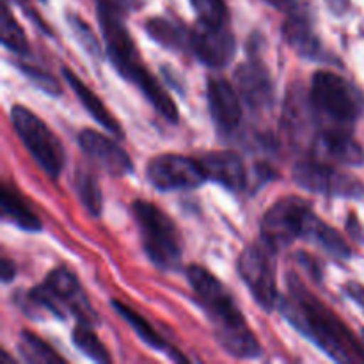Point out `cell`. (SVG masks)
I'll use <instances>...</instances> for the list:
<instances>
[{"instance_id": "cell-17", "label": "cell", "mask_w": 364, "mask_h": 364, "mask_svg": "<svg viewBox=\"0 0 364 364\" xmlns=\"http://www.w3.org/2000/svg\"><path fill=\"white\" fill-rule=\"evenodd\" d=\"M206 96L217 130L224 135L235 134L242 123V105L233 85L224 78H210Z\"/></svg>"}, {"instance_id": "cell-20", "label": "cell", "mask_w": 364, "mask_h": 364, "mask_svg": "<svg viewBox=\"0 0 364 364\" xmlns=\"http://www.w3.org/2000/svg\"><path fill=\"white\" fill-rule=\"evenodd\" d=\"M63 75L68 80V84H70V87L73 89L75 95H77L78 102H80L82 105H84V109L91 114L92 119H95L96 123L102 124V127L105 128V130H109L110 134L116 135V137H123L124 135L123 128H121V124L117 123L116 117L107 110L105 103H103L102 100H100L98 96H96L95 92H92L91 89H89L87 85H85L84 82L73 73V71L63 70Z\"/></svg>"}, {"instance_id": "cell-7", "label": "cell", "mask_w": 364, "mask_h": 364, "mask_svg": "<svg viewBox=\"0 0 364 364\" xmlns=\"http://www.w3.org/2000/svg\"><path fill=\"white\" fill-rule=\"evenodd\" d=\"M11 123L38 166L52 180H57L66 162V153L59 137L50 130L45 121L23 105H14L11 109Z\"/></svg>"}, {"instance_id": "cell-21", "label": "cell", "mask_w": 364, "mask_h": 364, "mask_svg": "<svg viewBox=\"0 0 364 364\" xmlns=\"http://www.w3.org/2000/svg\"><path fill=\"white\" fill-rule=\"evenodd\" d=\"M146 32L153 41L171 50H183L188 45V34H191L180 23L162 16L149 18L146 21Z\"/></svg>"}, {"instance_id": "cell-35", "label": "cell", "mask_w": 364, "mask_h": 364, "mask_svg": "<svg viewBox=\"0 0 364 364\" xmlns=\"http://www.w3.org/2000/svg\"><path fill=\"white\" fill-rule=\"evenodd\" d=\"M329 4L333 7V11H336V13H343L348 7V0H329Z\"/></svg>"}, {"instance_id": "cell-6", "label": "cell", "mask_w": 364, "mask_h": 364, "mask_svg": "<svg viewBox=\"0 0 364 364\" xmlns=\"http://www.w3.org/2000/svg\"><path fill=\"white\" fill-rule=\"evenodd\" d=\"M132 212L141 231L142 247L153 265L162 270L176 269L181 262V238L174 220L148 201H135Z\"/></svg>"}, {"instance_id": "cell-23", "label": "cell", "mask_w": 364, "mask_h": 364, "mask_svg": "<svg viewBox=\"0 0 364 364\" xmlns=\"http://www.w3.org/2000/svg\"><path fill=\"white\" fill-rule=\"evenodd\" d=\"M308 237L311 240H315L320 247L326 249L327 252H331L336 258H350L352 249L350 245L345 242V238L338 233L334 228L323 224L318 217H315L311 223V228L308 231Z\"/></svg>"}, {"instance_id": "cell-15", "label": "cell", "mask_w": 364, "mask_h": 364, "mask_svg": "<svg viewBox=\"0 0 364 364\" xmlns=\"http://www.w3.org/2000/svg\"><path fill=\"white\" fill-rule=\"evenodd\" d=\"M311 148L315 159L323 162L331 160L343 166H364V149L352 137V128H322Z\"/></svg>"}, {"instance_id": "cell-33", "label": "cell", "mask_w": 364, "mask_h": 364, "mask_svg": "<svg viewBox=\"0 0 364 364\" xmlns=\"http://www.w3.org/2000/svg\"><path fill=\"white\" fill-rule=\"evenodd\" d=\"M343 290H345V295H347L350 301H354L355 304H358L364 313V287H363V284L350 281V283L345 284Z\"/></svg>"}, {"instance_id": "cell-9", "label": "cell", "mask_w": 364, "mask_h": 364, "mask_svg": "<svg viewBox=\"0 0 364 364\" xmlns=\"http://www.w3.org/2000/svg\"><path fill=\"white\" fill-rule=\"evenodd\" d=\"M274 252L276 251L267 244L249 245L238 259V274L242 281L265 311L274 309L279 302Z\"/></svg>"}, {"instance_id": "cell-13", "label": "cell", "mask_w": 364, "mask_h": 364, "mask_svg": "<svg viewBox=\"0 0 364 364\" xmlns=\"http://www.w3.org/2000/svg\"><path fill=\"white\" fill-rule=\"evenodd\" d=\"M188 34V46L208 68H224L237 52V41L230 25H206L198 21Z\"/></svg>"}, {"instance_id": "cell-32", "label": "cell", "mask_w": 364, "mask_h": 364, "mask_svg": "<svg viewBox=\"0 0 364 364\" xmlns=\"http://www.w3.org/2000/svg\"><path fill=\"white\" fill-rule=\"evenodd\" d=\"M267 4H270L272 7H276L277 11L284 13L287 16L295 13H301V11H306V4L302 0H265Z\"/></svg>"}, {"instance_id": "cell-27", "label": "cell", "mask_w": 364, "mask_h": 364, "mask_svg": "<svg viewBox=\"0 0 364 364\" xmlns=\"http://www.w3.org/2000/svg\"><path fill=\"white\" fill-rule=\"evenodd\" d=\"M75 187H77L78 198H80L82 205L87 208L91 215L98 217L102 213V191L98 187V181L92 176L89 171L80 169L75 178Z\"/></svg>"}, {"instance_id": "cell-4", "label": "cell", "mask_w": 364, "mask_h": 364, "mask_svg": "<svg viewBox=\"0 0 364 364\" xmlns=\"http://www.w3.org/2000/svg\"><path fill=\"white\" fill-rule=\"evenodd\" d=\"M309 98L322 128H352L364 112L363 92L333 71L322 70L313 75Z\"/></svg>"}, {"instance_id": "cell-31", "label": "cell", "mask_w": 364, "mask_h": 364, "mask_svg": "<svg viewBox=\"0 0 364 364\" xmlns=\"http://www.w3.org/2000/svg\"><path fill=\"white\" fill-rule=\"evenodd\" d=\"M18 68H20L21 73H23L25 77L36 85V87L45 91L46 95L59 96L60 92H63V87H60L59 80H57L53 75H50L48 71H43L39 70V68L28 66V64H18Z\"/></svg>"}, {"instance_id": "cell-30", "label": "cell", "mask_w": 364, "mask_h": 364, "mask_svg": "<svg viewBox=\"0 0 364 364\" xmlns=\"http://www.w3.org/2000/svg\"><path fill=\"white\" fill-rule=\"evenodd\" d=\"M68 23H70L73 34L77 36L78 43L85 48V52H89L95 57L102 55V46H100L98 38L95 36L92 28L78 14H68Z\"/></svg>"}, {"instance_id": "cell-8", "label": "cell", "mask_w": 364, "mask_h": 364, "mask_svg": "<svg viewBox=\"0 0 364 364\" xmlns=\"http://www.w3.org/2000/svg\"><path fill=\"white\" fill-rule=\"evenodd\" d=\"M311 205L304 198L288 196L270 206L262 219L263 244L272 251L287 247L301 237H308V231L315 219Z\"/></svg>"}, {"instance_id": "cell-12", "label": "cell", "mask_w": 364, "mask_h": 364, "mask_svg": "<svg viewBox=\"0 0 364 364\" xmlns=\"http://www.w3.org/2000/svg\"><path fill=\"white\" fill-rule=\"evenodd\" d=\"M320 128L322 124L309 92H306L302 85H294L288 92L283 110V130L290 144L295 148L313 146Z\"/></svg>"}, {"instance_id": "cell-26", "label": "cell", "mask_w": 364, "mask_h": 364, "mask_svg": "<svg viewBox=\"0 0 364 364\" xmlns=\"http://www.w3.org/2000/svg\"><path fill=\"white\" fill-rule=\"evenodd\" d=\"M71 340H73L75 347H77L82 354H85L95 363L109 364L112 361L110 354L107 352L105 345L98 340L95 331H92L87 323H78V326L73 329Z\"/></svg>"}, {"instance_id": "cell-29", "label": "cell", "mask_w": 364, "mask_h": 364, "mask_svg": "<svg viewBox=\"0 0 364 364\" xmlns=\"http://www.w3.org/2000/svg\"><path fill=\"white\" fill-rule=\"evenodd\" d=\"M198 20L206 25H230V13L224 0H191Z\"/></svg>"}, {"instance_id": "cell-34", "label": "cell", "mask_w": 364, "mask_h": 364, "mask_svg": "<svg viewBox=\"0 0 364 364\" xmlns=\"http://www.w3.org/2000/svg\"><path fill=\"white\" fill-rule=\"evenodd\" d=\"M14 274H16V269H14L13 263H11L7 258H4L2 259V281L4 283H9V281L14 277Z\"/></svg>"}, {"instance_id": "cell-1", "label": "cell", "mask_w": 364, "mask_h": 364, "mask_svg": "<svg viewBox=\"0 0 364 364\" xmlns=\"http://www.w3.org/2000/svg\"><path fill=\"white\" fill-rule=\"evenodd\" d=\"M134 11L132 0H96L100 28L105 39L107 55L117 73L135 85L149 103L159 110L160 116L171 123L178 121V109L166 89L148 71L137 52L134 39L124 25L127 14Z\"/></svg>"}, {"instance_id": "cell-24", "label": "cell", "mask_w": 364, "mask_h": 364, "mask_svg": "<svg viewBox=\"0 0 364 364\" xmlns=\"http://www.w3.org/2000/svg\"><path fill=\"white\" fill-rule=\"evenodd\" d=\"M112 306L116 308V311L127 320L128 326L137 333V336L141 338L146 345H149V347L155 348V350H167V348H169L166 341L162 340V336H160V334L149 326L148 320L142 318L137 311H134V309L128 308L127 304H123V302L119 301H112Z\"/></svg>"}, {"instance_id": "cell-22", "label": "cell", "mask_w": 364, "mask_h": 364, "mask_svg": "<svg viewBox=\"0 0 364 364\" xmlns=\"http://www.w3.org/2000/svg\"><path fill=\"white\" fill-rule=\"evenodd\" d=\"M2 213L4 219L16 224L25 231H41V223L38 217L31 212L27 205L20 199V196L7 187L2 188Z\"/></svg>"}, {"instance_id": "cell-5", "label": "cell", "mask_w": 364, "mask_h": 364, "mask_svg": "<svg viewBox=\"0 0 364 364\" xmlns=\"http://www.w3.org/2000/svg\"><path fill=\"white\" fill-rule=\"evenodd\" d=\"M27 301L34 308L45 309L46 313L60 320L66 318V313H71L78 323L87 326H92L98 320L77 276L66 267L53 269L45 283L27 291Z\"/></svg>"}, {"instance_id": "cell-14", "label": "cell", "mask_w": 364, "mask_h": 364, "mask_svg": "<svg viewBox=\"0 0 364 364\" xmlns=\"http://www.w3.org/2000/svg\"><path fill=\"white\" fill-rule=\"evenodd\" d=\"M238 95L252 112H265L274 103V84L262 60L252 59L240 64L235 71Z\"/></svg>"}, {"instance_id": "cell-19", "label": "cell", "mask_w": 364, "mask_h": 364, "mask_svg": "<svg viewBox=\"0 0 364 364\" xmlns=\"http://www.w3.org/2000/svg\"><path fill=\"white\" fill-rule=\"evenodd\" d=\"M208 178L230 191H242L247 185V171L242 156L235 151H213L201 159Z\"/></svg>"}, {"instance_id": "cell-11", "label": "cell", "mask_w": 364, "mask_h": 364, "mask_svg": "<svg viewBox=\"0 0 364 364\" xmlns=\"http://www.w3.org/2000/svg\"><path fill=\"white\" fill-rule=\"evenodd\" d=\"M148 180L155 188L164 192L169 191H192L208 180L201 160L185 155L166 153L149 162Z\"/></svg>"}, {"instance_id": "cell-10", "label": "cell", "mask_w": 364, "mask_h": 364, "mask_svg": "<svg viewBox=\"0 0 364 364\" xmlns=\"http://www.w3.org/2000/svg\"><path fill=\"white\" fill-rule=\"evenodd\" d=\"M294 180L299 187L313 194L364 199V185L358 178L341 173L318 159L301 160L294 167Z\"/></svg>"}, {"instance_id": "cell-36", "label": "cell", "mask_w": 364, "mask_h": 364, "mask_svg": "<svg viewBox=\"0 0 364 364\" xmlns=\"http://www.w3.org/2000/svg\"><path fill=\"white\" fill-rule=\"evenodd\" d=\"M361 340H363V343H364V329H361Z\"/></svg>"}, {"instance_id": "cell-3", "label": "cell", "mask_w": 364, "mask_h": 364, "mask_svg": "<svg viewBox=\"0 0 364 364\" xmlns=\"http://www.w3.org/2000/svg\"><path fill=\"white\" fill-rule=\"evenodd\" d=\"M188 283L199 304L212 320L213 333L224 352L237 359H255L262 354L259 341L249 329L231 291L201 265L187 269Z\"/></svg>"}, {"instance_id": "cell-18", "label": "cell", "mask_w": 364, "mask_h": 364, "mask_svg": "<svg viewBox=\"0 0 364 364\" xmlns=\"http://www.w3.org/2000/svg\"><path fill=\"white\" fill-rule=\"evenodd\" d=\"M283 36L288 41V45L299 55L313 60L326 59V50H323L316 32L313 31L311 18H309L308 9L287 16V21L283 25Z\"/></svg>"}, {"instance_id": "cell-25", "label": "cell", "mask_w": 364, "mask_h": 364, "mask_svg": "<svg viewBox=\"0 0 364 364\" xmlns=\"http://www.w3.org/2000/svg\"><path fill=\"white\" fill-rule=\"evenodd\" d=\"M20 354L27 363L32 364H57L64 363V359L50 347L48 343L36 336L34 333L23 331L20 338Z\"/></svg>"}, {"instance_id": "cell-28", "label": "cell", "mask_w": 364, "mask_h": 364, "mask_svg": "<svg viewBox=\"0 0 364 364\" xmlns=\"http://www.w3.org/2000/svg\"><path fill=\"white\" fill-rule=\"evenodd\" d=\"M0 27H2V45L6 46V48H9L11 52L16 53H27L28 45L23 28H21L20 23L14 20V16L9 11V6H7L6 2H4L2 6Z\"/></svg>"}, {"instance_id": "cell-2", "label": "cell", "mask_w": 364, "mask_h": 364, "mask_svg": "<svg viewBox=\"0 0 364 364\" xmlns=\"http://www.w3.org/2000/svg\"><path fill=\"white\" fill-rule=\"evenodd\" d=\"M281 313L288 323L334 361L364 363L363 345L350 329L294 276H290V297L281 301Z\"/></svg>"}, {"instance_id": "cell-16", "label": "cell", "mask_w": 364, "mask_h": 364, "mask_svg": "<svg viewBox=\"0 0 364 364\" xmlns=\"http://www.w3.org/2000/svg\"><path fill=\"white\" fill-rule=\"evenodd\" d=\"M78 144H80L82 151L110 176H124L134 171L127 151L117 146L112 139L105 137L100 132L91 130V128L82 130L78 134Z\"/></svg>"}]
</instances>
